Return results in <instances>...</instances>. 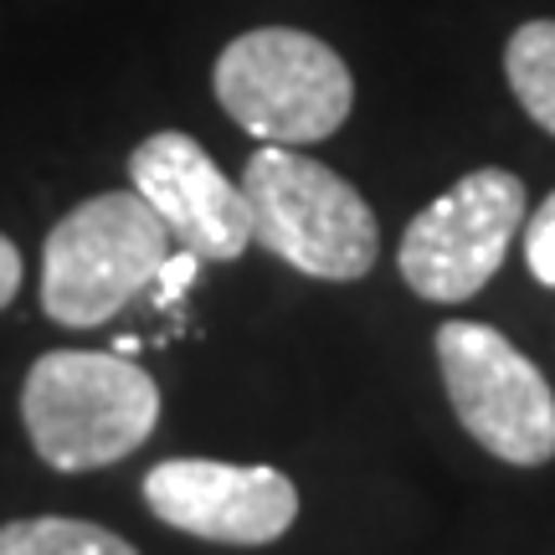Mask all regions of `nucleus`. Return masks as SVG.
I'll return each instance as SVG.
<instances>
[{
  "label": "nucleus",
  "instance_id": "obj_1",
  "mask_svg": "<svg viewBox=\"0 0 555 555\" xmlns=\"http://www.w3.org/2000/svg\"><path fill=\"white\" fill-rule=\"evenodd\" d=\"M21 422L47 468L88 474L139 453L159 422V386L108 350H52L26 371Z\"/></svg>",
  "mask_w": 555,
  "mask_h": 555
},
{
  "label": "nucleus",
  "instance_id": "obj_2",
  "mask_svg": "<svg viewBox=\"0 0 555 555\" xmlns=\"http://www.w3.org/2000/svg\"><path fill=\"white\" fill-rule=\"evenodd\" d=\"M242 196L253 211V242L309 278L356 283L380 258L376 211L330 165L288 144H262L242 170Z\"/></svg>",
  "mask_w": 555,
  "mask_h": 555
},
{
  "label": "nucleus",
  "instance_id": "obj_3",
  "mask_svg": "<svg viewBox=\"0 0 555 555\" xmlns=\"http://www.w3.org/2000/svg\"><path fill=\"white\" fill-rule=\"evenodd\" d=\"M176 253L165 221L139 191H103L52 227L41 253V309L67 330H99L124 314Z\"/></svg>",
  "mask_w": 555,
  "mask_h": 555
},
{
  "label": "nucleus",
  "instance_id": "obj_4",
  "mask_svg": "<svg viewBox=\"0 0 555 555\" xmlns=\"http://www.w3.org/2000/svg\"><path fill=\"white\" fill-rule=\"evenodd\" d=\"M217 103L268 144H314L350 119L356 78L330 41L298 26H258L217 57Z\"/></svg>",
  "mask_w": 555,
  "mask_h": 555
},
{
  "label": "nucleus",
  "instance_id": "obj_5",
  "mask_svg": "<svg viewBox=\"0 0 555 555\" xmlns=\"http://www.w3.org/2000/svg\"><path fill=\"white\" fill-rule=\"evenodd\" d=\"M437 365L463 433H474L483 453L515 468H540L555 457V391L540 365L509 339L474 324L448 319L437 330Z\"/></svg>",
  "mask_w": 555,
  "mask_h": 555
},
{
  "label": "nucleus",
  "instance_id": "obj_6",
  "mask_svg": "<svg viewBox=\"0 0 555 555\" xmlns=\"http://www.w3.org/2000/svg\"><path fill=\"white\" fill-rule=\"evenodd\" d=\"M525 227V180L515 170H474L433 206H422L401 237V278L433 304H463L504 268V253Z\"/></svg>",
  "mask_w": 555,
  "mask_h": 555
},
{
  "label": "nucleus",
  "instance_id": "obj_7",
  "mask_svg": "<svg viewBox=\"0 0 555 555\" xmlns=\"http://www.w3.org/2000/svg\"><path fill=\"white\" fill-rule=\"evenodd\" d=\"M144 504L170 530L211 545H273L298 519V489L278 468H237L211 457H165L144 474Z\"/></svg>",
  "mask_w": 555,
  "mask_h": 555
},
{
  "label": "nucleus",
  "instance_id": "obj_8",
  "mask_svg": "<svg viewBox=\"0 0 555 555\" xmlns=\"http://www.w3.org/2000/svg\"><path fill=\"white\" fill-rule=\"evenodd\" d=\"M129 180L165 221L170 242L201 262H237L253 247V211L242 185L221 176V165L191 134H150L129 155Z\"/></svg>",
  "mask_w": 555,
  "mask_h": 555
},
{
  "label": "nucleus",
  "instance_id": "obj_9",
  "mask_svg": "<svg viewBox=\"0 0 555 555\" xmlns=\"http://www.w3.org/2000/svg\"><path fill=\"white\" fill-rule=\"evenodd\" d=\"M504 78L525 114L555 134V21H525L504 47Z\"/></svg>",
  "mask_w": 555,
  "mask_h": 555
},
{
  "label": "nucleus",
  "instance_id": "obj_10",
  "mask_svg": "<svg viewBox=\"0 0 555 555\" xmlns=\"http://www.w3.org/2000/svg\"><path fill=\"white\" fill-rule=\"evenodd\" d=\"M0 555H139L134 545L93 519L37 515L0 525Z\"/></svg>",
  "mask_w": 555,
  "mask_h": 555
},
{
  "label": "nucleus",
  "instance_id": "obj_11",
  "mask_svg": "<svg viewBox=\"0 0 555 555\" xmlns=\"http://www.w3.org/2000/svg\"><path fill=\"white\" fill-rule=\"evenodd\" d=\"M525 262L545 288H555V191L545 196L535 217L525 221Z\"/></svg>",
  "mask_w": 555,
  "mask_h": 555
},
{
  "label": "nucleus",
  "instance_id": "obj_12",
  "mask_svg": "<svg viewBox=\"0 0 555 555\" xmlns=\"http://www.w3.org/2000/svg\"><path fill=\"white\" fill-rule=\"evenodd\" d=\"M196 273H201V258H196V253H185V247H176V253L165 258V268L155 273V288H150L159 309H170V304H176V298L196 283Z\"/></svg>",
  "mask_w": 555,
  "mask_h": 555
},
{
  "label": "nucleus",
  "instance_id": "obj_13",
  "mask_svg": "<svg viewBox=\"0 0 555 555\" xmlns=\"http://www.w3.org/2000/svg\"><path fill=\"white\" fill-rule=\"evenodd\" d=\"M16 288H21V253L11 237H0V309L16 298Z\"/></svg>",
  "mask_w": 555,
  "mask_h": 555
},
{
  "label": "nucleus",
  "instance_id": "obj_14",
  "mask_svg": "<svg viewBox=\"0 0 555 555\" xmlns=\"http://www.w3.org/2000/svg\"><path fill=\"white\" fill-rule=\"evenodd\" d=\"M134 350H139V339H134V335H124L119 345H114V356H129V360H134Z\"/></svg>",
  "mask_w": 555,
  "mask_h": 555
}]
</instances>
